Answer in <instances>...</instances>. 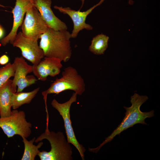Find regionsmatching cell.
Here are the masks:
<instances>
[{
    "instance_id": "cell-1",
    "label": "cell",
    "mask_w": 160,
    "mask_h": 160,
    "mask_svg": "<svg viewBox=\"0 0 160 160\" xmlns=\"http://www.w3.org/2000/svg\"><path fill=\"white\" fill-rule=\"evenodd\" d=\"M71 33L67 30H54L49 28L40 38L39 46L44 57H54L66 62L71 58Z\"/></svg>"
},
{
    "instance_id": "cell-2",
    "label": "cell",
    "mask_w": 160,
    "mask_h": 160,
    "mask_svg": "<svg viewBox=\"0 0 160 160\" xmlns=\"http://www.w3.org/2000/svg\"><path fill=\"white\" fill-rule=\"evenodd\" d=\"M148 99L147 96L140 95L136 93L131 96L130 102L132 105L129 107H124L126 112L121 122L110 135L105 138V140L99 146L95 148H89V151L97 153L103 145L110 142L116 135H119L123 131L133 127L136 124L147 125L145 120L147 118L154 116V111L152 110L149 112H143L140 110V107Z\"/></svg>"
},
{
    "instance_id": "cell-3",
    "label": "cell",
    "mask_w": 160,
    "mask_h": 160,
    "mask_svg": "<svg viewBox=\"0 0 160 160\" xmlns=\"http://www.w3.org/2000/svg\"><path fill=\"white\" fill-rule=\"evenodd\" d=\"M44 139L49 142L51 149L48 152L43 151L38 153L37 155L41 160L73 159L72 148L62 132H50L48 128H46L44 132L36 139L35 142Z\"/></svg>"
},
{
    "instance_id": "cell-4",
    "label": "cell",
    "mask_w": 160,
    "mask_h": 160,
    "mask_svg": "<svg viewBox=\"0 0 160 160\" xmlns=\"http://www.w3.org/2000/svg\"><path fill=\"white\" fill-rule=\"evenodd\" d=\"M67 90L73 91L79 95H82L85 90V84L83 78L75 68L70 66L64 69L62 77L56 79L49 88L42 92L47 113V117H49L47 103L48 95L50 94L58 95Z\"/></svg>"
},
{
    "instance_id": "cell-5",
    "label": "cell",
    "mask_w": 160,
    "mask_h": 160,
    "mask_svg": "<svg viewBox=\"0 0 160 160\" xmlns=\"http://www.w3.org/2000/svg\"><path fill=\"white\" fill-rule=\"evenodd\" d=\"M23 111H12L10 115L0 118V127L8 138L15 135L27 138L31 133V124L26 120Z\"/></svg>"
},
{
    "instance_id": "cell-6",
    "label": "cell",
    "mask_w": 160,
    "mask_h": 160,
    "mask_svg": "<svg viewBox=\"0 0 160 160\" xmlns=\"http://www.w3.org/2000/svg\"><path fill=\"white\" fill-rule=\"evenodd\" d=\"M77 95L76 93L73 92L69 100L63 103H60L54 99L52 101L51 104L53 107L58 111L63 118L68 142L72 144L76 148L82 159L84 160L86 149L79 143L76 138L72 126L70 113L71 105L76 101Z\"/></svg>"
},
{
    "instance_id": "cell-7",
    "label": "cell",
    "mask_w": 160,
    "mask_h": 160,
    "mask_svg": "<svg viewBox=\"0 0 160 160\" xmlns=\"http://www.w3.org/2000/svg\"><path fill=\"white\" fill-rule=\"evenodd\" d=\"M49 28L35 7L33 6L27 10L21 25V32L24 36L38 40Z\"/></svg>"
},
{
    "instance_id": "cell-8",
    "label": "cell",
    "mask_w": 160,
    "mask_h": 160,
    "mask_svg": "<svg viewBox=\"0 0 160 160\" xmlns=\"http://www.w3.org/2000/svg\"><path fill=\"white\" fill-rule=\"evenodd\" d=\"M13 63L15 70L11 88L12 92L15 93L22 92L37 80L33 75H28L32 72L33 66L28 64L23 57H16Z\"/></svg>"
},
{
    "instance_id": "cell-9",
    "label": "cell",
    "mask_w": 160,
    "mask_h": 160,
    "mask_svg": "<svg viewBox=\"0 0 160 160\" xmlns=\"http://www.w3.org/2000/svg\"><path fill=\"white\" fill-rule=\"evenodd\" d=\"M12 45L21 50L23 57L36 65L44 57L43 52L40 48L38 40L27 38L21 31L17 34Z\"/></svg>"
},
{
    "instance_id": "cell-10",
    "label": "cell",
    "mask_w": 160,
    "mask_h": 160,
    "mask_svg": "<svg viewBox=\"0 0 160 160\" xmlns=\"http://www.w3.org/2000/svg\"><path fill=\"white\" fill-rule=\"evenodd\" d=\"M33 6V0H16L15 6L12 10L13 17L12 28L8 34L0 41L2 46H5L9 43L12 44L27 11Z\"/></svg>"
},
{
    "instance_id": "cell-11",
    "label": "cell",
    "mask_w": 160,
    "mask_h": 160,
    "mask_svg": "<svg viewBox=\"0 0 160 160\" xmlns=\"http://www.w3.org/2000/svg\"><path fill=\"white\" fill-rule=\"evenodd\" d=\"M104 0H101L100 2L86 11L81 12L76 11L69 7H63L55 6V9L58 10L64 14H67L71 19L73 24V29L71 33V38L77 37L79 32L83 29L90 30L92 29V27L86 23L85 21L88 15L95 7L100 5Z\"/></svg>"
},
{
    "instance_id": "cell-12",
    "label": "cell",
    "mask_w": 160,
    "mask_h": 160,
    "mask_svg": "<svg viewBox=\"0 0 160 160\" xmlns=\"http://www.w3.org/2000/svg\"><path fill=\"white\" fill-rule=\"evenodd\" d=\"M33 6L49 28L55 31L67 30L66 24L57 17L52 10L51 0H33Z\"/></svg>"
},
{
    "instance_id": "cell-13",
    "label": "cell",
    "mask_w": 160,
    "mask_h": 160,
    "mask_svg": "<svg viewBox=\"0 0 160 160\" xmlns=\"http://www.w3.org/2000/svg\"><path fill=\"white\" fill-rule=\"evenodd\" d=\"M61 61L59 59L44 57L38 64L33 65V71L39 80L45 81L47 77H54L59 74L63 67Z\"/></svg>"
},
{
    "instance_id": "cell-14",
    "label": "cell",
    "mask_w": 160,
    "mask_h": 160,
    "mask_svg": "<svg viewBox=\"0 0 160 160\" xmlns=\"http://www.w3.org/2000/svg\"><path fill=\"white\" fill-rule=\"evenodd\" d=\"M12 80L9 79L0 87V117L9 116L11 113V90Z\"/></svg>"
},
{
    "instance_id": "cell-15",
    "label": "cell",
    "mask_w": 160,
    "mask_h": 160,
    "mask_svg": "<svg viewBox=\"0 0 160 160\" xmlns=\"http://www.w3.org/2000/svg\"><path fill=\"white\" fill-rule=\"evenodd\" d=\"M40 89V87H38L27 92H21L12 93L11 98L12 108L15 109L23 105L30 103L35 97Z\"/></svg>"
},
{
    "instance_id": "cell-16",
    "label": "cell",
    "mask_w": 160,
    "mask_h": 160,
    "mask_svg": "<svg viewBox=\"0 0 160 160\" xmlns=\"http://www.w3.org/2000/svg\"><path fill=\"white\" fill-rule=\"evenodd\" d=\"M22 141L24 145V150L21 160H34L36 156L40 151L39 149L43 145V143L40 141L37 145L33 144L36 139L35 137L30 141H28L26 138L22 137Z\"/></svg>"
},
{
    "instance_id": "cell-17",
    "label": "cell",
    "mask_w": 160,
    "mask_h": 160,
    "mask_svg": "<svg viewBox=\"0 0 160 160\" xmlns=\"http://www.w3.org/2000/svg\"><path fill=\"white\" fill-rule=\"evenodd\" d=\"M108 36L103 34L94 37L91 41L89 49L96 55L104 54L108 46Z\"/></svg>"
},
{
    "instance_id": "cell-18",
    "label": "cell",
    "mask_w": 160,
    "mask_h": 160,
    "mask_svg": "<svg viewBox=\"0 0 160 160\" xmlns=\"http://www.w3.org/2000/svg\"><path fill=\"white\" fill-rule=\"evenodd\" d=\"M15 70L14 63H9L0 68V87L5 83L10 78L13 77Z\"/></svg>"
},
{
    "instance_id": "cell-19",
    "label": "cell",
    "mask_w": 160,
    "mask_h": 160,
    "mask_svg": "<svg viewBox=\"0 0 160 160\" xmlns=\"http://www.w3.org/2000/svg\"><path fill=\"white\" fill-rule=\"evenodd\" d=\"M9 60V57L6 55H4L0 57V64L6 65L8 63Z\"/></svg>"
},
{
    "instance_id": "cell-20",
    "label": "cell",
    "mask_w": 160,
    "mask_h": 160,
    "mask_svg": "<svg viewBox=\"0 0 160 160\" xmlns=\"http://www.w3.org/2000/svg\"><path fill=\"white\" fill-rule=\"evenodd\" d=\"M4 33V30L2 27L0 25V39L3 36Z\"/></svg>"
},
{
    "instance_id": "cell-21",
    "label": "cell",
    "mask_w": 160,
    "mask_h": 160,
    "mask_svg": "<svg viewBox=\"0 0 160 160\" xmlns=\"http://www.w3.org/2000/svg\"><path fill=\"white\" fill-rule=\"evenodd\" d=\"M0 7H4V6H3V5H1V4H0Z\"/></svg>"
},
{
    "instance_id": "cell-22",
    "label": "cell",
    "mask_w": 160,
    "mask_h": 160,
    "mask_svg": "<svg viewBox=\"0 0 160 160\" xmlns=\"http://www.w3.org/2000/svg\"><path fill=\"white\" fill-rule=\"evenodd\" d=\"M0 111H1V107H0Z\"/></svg>"
},
{
    "instance_id": "cell-23",
    "label": "cell",
    "mask_w": 160,
    "mask_h": 160,
    "mask_svg": "<svg viewBox=\"0 0 160 160\" xmlns=\"http://www.w3.org/2000/svg\"></svg>"
},
{
    "instance_id": "cell-24",
    "label": "cell",
    "mask_w": 160,
    "mask_h": 160,
    "mask_svg": "<svg viewBox=\"0 0 160 160\" xmlns=\"http://www.w3.org/2000/svg\"></svg>"
}]
</instances>
